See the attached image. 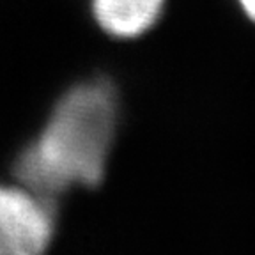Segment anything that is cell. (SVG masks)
<instances>
[{"mask_svg": "<svg viewBox=\"0 0 255 255\" xmlns=\"http://www.w3.org/2000/svg\"><path fill=\"white\" fill-rule=\"evenodd\" d=\"M119 96L112 82L96 78L73 87L53 108L46 126L18 156L21 186L53 197L73 186L103 181L116 138Z\"/></svg>", "mask_w": 255, "mask_h": 255, "instance_id": "cell-1", "label": "cell"}, {"mask_svg": "<svg viewBox=\"0 0 255 255\" xmlns=\"http://www.w3.org/2000/svg\"><path fill=\"white\" fill-rule=\"evenodd\" d=\"M55 227L53 197L0 184V255L41 254L52 243Z\"/></svg>", "mask_w": 255, "mask_h": 255, "instance_id": "cell-2", "label": "cell"}, {"mask_svg": "<svg viewBox=\"0 0 255 255\" xmlns=\"http://www.w3.org/2000/svg\"><path fill=\"white\" fill-rule=\"evenodd\" d=\"M167 0H92L96 23L108 36L135 39L159 21Z\"/></svg>", "mask_w": 255, "mask_h": 255, "instance_id": "cell-3", "label": "cell"}, {"mask_svg": "<svg viewBox=\"0 0 255 255\" xmlns=\"http://www.w3.org/2000/svg\"><path fill=\"white\" fill-rule=\"evenodd\" d=\"M236 2H238L241 12L255 25V0H236Z\"/></svg>", "mask_w": 255, "mask_h": 255, "instance_id": "cell-4", "label": "cell"}]
</instances>
